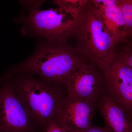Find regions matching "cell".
<instances>
[{
	"mask_svg": "<svg viewBox=\"0 0 132 132\" xmlns=\"http://www.w3.org/2000/svg\"><path fill=\"white\" fill-rule=\"evenodd\" d=\"M75 52L61 43L44 44L3 78L6 79L17 72H26L36 74L48 82L65 86L69 76L82 59L77 57Z\"/></svg>",
	"mask_w": 132,
	"mask_h": 132,
	"instance_id": "obj_1",
	"label": "cell"
},
{
	"mask_svg": "<svg viewBox=\"0 0 132 132\" xmlns=\"http://www.w3.org/2000/svg\"><path fill=\"white\" fill-rule=\"evenodd\" d=\"M53 3L56 8H31L27 16L21 20L33 34L45 37L49 42L62 43L73 35L85 6L68 0L54 1Z\"/></svg>",
	"mask_w": 132,
	"mask_h": 132,
	"instance_id": "obj_2",
	"label": "cell"
},
{
	"mask_svg": "<svg viewBox=\"0 0 132 132\" xmlns=\"http://www.w3.org/2000/svg\"><path fill=\"white\" fill-rule=\"evenodd\" d=\"M87 3L82 10L73 35L76 52L89 58L102 69L114 53L115 38L105 26L96 6Z\"/></svg>",
	"mask_w": 132,
	"mask_h": 132,
	"instance_id": "obj_3",
	"label": "cell"
},
{
	"mask_svg": "<svg viewBox=\"0 0 132 132\" xmlns=\"http://www.w3.org/2000/svg\"><path fill=\"white\" fill-rule=\"evenodd\" d=\"M20 99L30 115L42 122L54 121L58 109L65 97L43 82L28 79L22 83Z\"/></svg>",
	"mask_w": 132,
	"mask_h": 132,
	"instance_id": "obj_4",
	"label": "cell"
},
{
	"mask_svg": "<svg viewBox=\"0 0 132 132\" xmlns=\"http://www.w3.org/2000/svg\"><path fill=\"white\" fill-rule=\"evenodd\" d=\"M102 72L109 96L124 110H132V71L121 55L114 54Z\"/></svg>",
	"mask_w": 132,
	"mask_h": 132,
	"instance_id": "obj_5",
	"label": "cell"
},
{
	"mask_svg": "<svg viewBox=\"0 0 132 132\" xmlns=\"http://www.w3.org/2000/svg\"><path fill=\"white\" fill-rule=\"evenodd\" d=\"M98 66L93 62L89 64L81 59L66 83L67 95L96 103L103 92L104 81L97 69Z\"/></svg>",
	"mask_w": 132,
	"mask_h": 132,
	"instance_id": "obj_6",
	"label": "cell"
},
{
	"mask_svg": "<svg viewBox=\"0 0 132 132\" xmlns=\"http://www.w3.org/2000/svg\"><path fill=\"white\" fill-rule=\"evenodd\" d=\"M95 102L67 95L60 105L54 122L69 132H85L92 126Z\"/></svg>",
	"mask_w": 132,
	"mask_h": 132,
	"instance_id": "obj_7",
	"label": "cell"
},
{
	"mask_svg": "<svg viewBox=\"0 0 132 132\" xmlns=\"http://www.w3.org/2000/svg\"><path fill=\"white\" fill-rule=\"evenodd\" d=\"M30 114L10 85L0 89V132H21L29 126Z\"/></svg>",
	"mask_w": 132,
	"mask_h": 132,
	"instance_id": "obj_8",
	"label": "cell"
},
{
	"mask_svg": "<svg viewBox=\"0 0 132 132\" xmlns=\"http://www.w3.org/2000/svg\"><path fill=\"white\" fill-rule=\"evenodd\" d=\"M102 93L98 98V107L105 127L111 132H132V121L125 110L107 93Z\"/></svg>",
	"mask_w": 132,
	"mask_h": 132,
	"instance_id": "obj_9",
	"label": "cell"
},
{
	"mask_svg": "<svg viewBox=\"0 0 132 132\" xmlns=\"http://www.w3.org/2000/svg\"><path fill=\"white\" fill-rule=\"evenodd\" d=\"M100 14L105 26L117 42L127 35L126 27L122 12L118 3L105 6L93 2Z\"/></svg>",
	"mask_w": 132,
	"mask_h": 132,
	"instance_id": "obj_10",
	"label": "cell"
},
{
	"mask_svg": "<svg viewBox=\"0 0 132 132\" xmlns=\"http://www.w3.org/2000/svg\"><path fill=\"white\" fill-rule=\"evenodd\" d=\"M126 27L127 35H132V0L119 1Z\"/></svg>",
	"mask_w": 132,
	"mask_h": 132,
	"instance_id": "obj_11",
	"label": "cell"
},
{
	"mask_svg": "<svg viewBox=\"0 0 132 132\" xmlns=\"http://www.w3.org/2000/svg\"><path fill=\"white\" fill-rule=\"evenodd\" d=\"M124 61L132 71V48L121 54Z\"/></svg>",
	"mask_w": 132,
	"mask_h": 132,
	"instance_id": "obj_12",
	"label": "cell"
},
{
	"mask_svg": "<svg viewBox=\"0 0 132 132\" xmlns=\"http://www.w3.org/2000/svg\"><path fill=\"white\" fill-rule=\"evenodd\" d=\"M46 132H67L63 128L59 127L54 121L50 123Z\"/></svg>",
	"mask_w": 132,
	"mask_h": 132,
	"instance_id": "obj_13",
	"label": "cell"
},
{
	"mask_svg": "<svg viewBox=\"0 0 132 132\" xmlns=\"http://www.w3.org/2000/svg\"><path fill=\"white\" fill-rule=\"evenodd\" d=\"M85 132H111L106 127L92 126Z\"/></svg>",
	"mask_w": 132,
	"mask_h": 132,
	"instance_id": "obj_14",
	"label": "cell"
}]
</instances>
